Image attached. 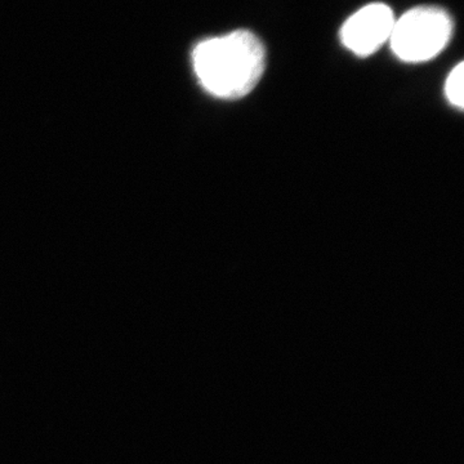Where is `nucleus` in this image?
<instances>
[{"mask_svg":"<svg viewBox=\"0 0 464 464\" xmlns=\"http://www.w3.org/2000/svg\"><path fill=\"white\" fill-rule=\"evenodd\" d=\"M195 74L204 90L222 100L248 96L266 69V51L249 30H235L199 43L192 53Z\"/></svg>","mask_w":464,"mask_h":464,"instance_id":"1","label":"nucleus"},{"mask_svg":"<svg viewBox=\"0 0 464 464\" xmlns=\"http://www.w3.org/2000/svg\"><path fill=\"white\" fill-rule=\"evenodd\" d=\"M453 21L445 9L420 5L395 21L390 43L393 53L404 63H424L447 47Z\"/></svg>","mask_w":464,"mask_h":464,"instance_id":"2","label":"nucleus"},{"mask_svg":"<svg viewBox=\"0 0 464 464\" xmlns=\"http://www.w3.org/2000/svg\"><path fill=\"white\" fill-rule=\"evenodd\" d=\"M395 14L383 3H372L347 18L341 29L342 44L357 57H368L390 42Z\"/></svg>","mask_w":464,"mask_h":464,"instance_id":"3","label":"nucleus"},{"mask_svg":"<svg viewBox=\"0 0 464 464\" xmlns=\"http://www.w3.org/2000/svg\"><path fill=\"white\" fill-rule=\"evenodd\" d=\"M464 63H459L447 78L445 83V96L451 105L456 106L458 109H463L464 106Z\"/></svg>","mask_w":464,"mask_h":464,"instance_id":"4","label":"nucleus"}]
</instances>
